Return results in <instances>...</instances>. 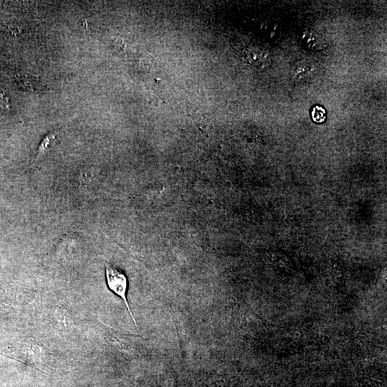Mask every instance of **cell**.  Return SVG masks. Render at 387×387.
Returning <instances> with one entry per match:
<instances>
[{
    "mask_svg": "<svg viewBox=\"0 0 387 387\" xmlns=\"http://www.w3.org/2000/svg\"><path fill=\"white\" fill-rule=\"evenodd\" d=\"M242 58L247 64L257 70H268L273 63V57L267 47L258 43L247 46L242 52Z\"/></svg>",
    "mask_w": 387,
    "mask_h": 387,
    "instance_id": "cell-1",
    "label": "cell"
},
{
    "mask_svg": "<svg viewBox=\"0 0 387 387\" xmlns=\"http://www.w3.org/2000/svg\"><path fill=\"white\" fill-rule=\"evenodd\" d=\"M106 277L108 288L123 300L126 306L130 313L133 321L136 325V320L131 311L129 302L127 301L128 280L127 276L118 268L111 264H106Z\"/></svg>",
    "mask_w": 387,
    "mask_h": 387,
    "instance_id": "cell-2",
    "label": "cell"
},
{
    "mask_svg": "<svg viewBox=\"0 0 387 387\" xmlns=\"http://www.w3.org/2000/svg\"><path fill=\"white\" fill-rule=\"evenodd\" d=\"M317 65L313 61L301 60L293 65L290 74L294 82L304 84L311 82L317 76Z\"/></svg>",
    "mask_w": 387,
    "mask_h": 387,
    "instance_id": "cell-3",
    "label": "cell"
},
{
    "mask_svg": "<svg viewBox=\"0 0 387 387\" xmlns=\"http://www.w3.org/2000/svg\"><path fill=\"white\" fill-rule=\"evenodd\" d=\"M300 39L305 47L314 52H319L327 47V41L324 35L315 30H305Z\"/></svg>",
    "mask_w": 387,
    "mask_h": 387,
    "instance_id": "cell-4",
    "label": "cell"
},
{
    "mask_svg": "<svg viewBox=\"0 0 387 387\" xmlns=\"http://www.w3.org/2000/svg\"><path fill=\"white\" fill-rule=\"evenodd\" d=\"M312 118L317 123H323L326 120V111L322 106H314L311 112Z\"/></svg>",
    "mask_w": 387,
    "mask_h": 387,
    "instance_id": "cell-5",
    "label": "cell"
}]
</instances>
